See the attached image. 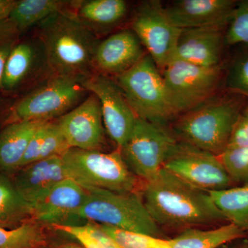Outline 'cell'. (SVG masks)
<instances>
[{
    "label": "cell",
    "instance_id": "obj_19",
    "mask_svg": "<svg viewBox=\"0 0 248 248\" xmlns=\"http://www.w3.org/2000/svg\"><path fill=\"white\" fill-rule=\"evenodd\" d=\"M88 191L72 179L59 183L42 200L31 205L32 219L47 224H60L76 217L86 201Z\"/></svg>",
    "mask_w": 248,
    "mask_h": 248
},
{
    "label": "cell",
    "instance_id": "obj_25",
    "mask_svg": "<svg viewBox=\"0 0 248 248\" xmlns=\"http://www.w3.org/2000/svg\"><path fill=\"white\" fill-rule=\"evenodd\" d=\"M226 221L248 234V184L208 191Z\"/></svg>",
    "mask_w": 248,
    "mask_h": 248
},
{
    "label": "cell",
    "instance_id": "obj_17",
    "mask_svg": "<svg viewBox=\"0 0 248 248\" xmlns=\"http://www.w3.org/2000/svg\"><path fill=\"white\" fill-rule=\"evenodd\" d=\"M236 3L232 0H180L166 8L178 29L227 26Z\"/></svg>",
    "mask_w": 248,
    "mask_h": 248
},
{
    "label": "cell",
    "instance_id": "obj_16",
    "mask_svg": "<svg viewBox=\"0 0 248 248\" xmlns=\"http://www.w3.org/2000/svg\"><path fill=\"white\" fill-rule=\"evenodd\" d=\"M226 26L182 30L174 60L204 67L221 65Z\"/></svg>",
    "mask_w": 248,
    "mask_h": 248
},
{
    "label": "cell",
    "instance_id": "obj_37",
    "mask_svg": "<svg viewBox=\"0 0 248 248\" xmlns=\"http://www.w3.org/2000/svg\"><path fill=\"white\" fill-rule=\"evenodd\" d=\"M68 248H84L82 247H78V246H71V247Z\"/></svg>",
    "mask_w": 248,
    "mask_h": 248
},
{
    "label": "cell",
    "instance_id": "obj_29",
    "mask_svg": "<svg viewBox=\"0 0 248 248\" xmlns=\"http://www.w3.org/2000/svg\"><path fill=\"white\" fill-rule=\"evenodd\" d=\"M225 45H248V0L236 4L225 32Z\"/></svg>",
    "mask_w": 248,
    "mask_h": 248
},
{
    "label": "cell",
    "instance_id": "obj_10",
    "mask_svg": "<svg viewBox=\"0 0 248 248\" xmlns=\"http://www.w3.org/2000/svg\"><path fill=\"white\" fill-rule=\"evenodd\" d=\"M163 169L205 191L223 190L234 185L219 156L179 141Z\"/></svg>",
    "mask_w": 248,
    "mask_h": 248
},
{
    "label": "cell",
    "instance_id": "obj_27",
    "mask_svg": "<svg viewBox=\"0 0 248 248\" xmlns=\"http://www.w3.org/2000/svg\"><path fill=\"white\" fill-rule=\"evenodd\" d=\"M99 225L122 248H172L171 239Z\"/></svg>",
    "mask_w": 248,
    "mask_h": 248
},
{
    "label": "cell",
    "instance_id": "obj_11",
    "mask_svg": "<svg viewBox=\"0 0 248 248\" xmlns=\"http://www.w3.org/2000/svg\"><path fill=\"white\" fill-rule=\"evenodd\" d=\"M131 29L159 69L173 61L182 29L170 19L159 1L142 3L134 16Z\"/></svg>",
    "mask_w": 248,
    "mask_h": 248
},
{
    "label": "cell",
    "instance_id": "obj_7",
    "mask_svg": "<svg viewBox=\"0 0 248 248\" xmlns=\"http://www.w3.org/2000/svg\"><path fill=\"white\" fill-rule=\"evenodd\" d=\"M87 93L76 80L52 75L15 103L6 124L60 118L82 102Z\"/></svg>",
    "mask_w": 248,
    "mask_h": 248
},
{
    "label": "cell",
    "instance_id": "obj_12",
    "mask_svg": "<svg viewBox=\"0 0 248 248\" xmlns=\"http://www.w3.org/2000/svg\"><path fill=\"white\" fill-rule=\"evenodd\" d=\"M100 103L103 122L112 141L121 149L133 131L137 117L120 86L108 76L94 73L81 83Z\"/></svg>",
    "mask_w": 248,
    "mask_h": 248
},
{
    "label": "cell",
    "instance_id": "obj_9",
    "mask_svg": "<svg viewBox=\"0 0 248 248\" xmlns=\"http://www.w3.org/2000/svg\"><path fill=\"white\" fill-rule=\"evenodd\" d=\"M166 89L176 115L217 95L223 78L221 65L204 67L174 60L163 70Z\"/></svg>",
    "mask_w": 248,
    "mask_h": 248
},
{
    "label": "cell",
    "instance_id": "obj_6",
    "mask_svg": "<svg viewBox=\"0 0 248 248\" xmlns=\"http://www.w3.org/2000/svg\"><path fill=\"white\" fill-rule=\"evenodd\" d=\"M115 82L138 118L165 126L177 117L162 75L148 54Z\"/></svg>",
    "mask_w": 248,
    "mask_h": 248
},
{
    "label": "cell",
    "instance_id": "obj_4",
    "mask_svg": "<svg viewBox=\"0 0 248 248\" xmlns=\"http://www.w3.org/2000/svg\"><path fill=\"white\" fill-rule=\"evenodd\" d=\"M86 189L87 197L76 217L124 231L163 238L161 228L147 210L141 193Z\"/></svg>",
    "mask_w": 248,
    "mask_h": 248
},
{
    "label": "cell",
    "instance_id": "obj_5",
    "mask_svg": "<svg viewBox=\"0 0 248 248\" xmlns=\"http://www.w3.org/2000/svg\"><path fill=\"white\" fill-rule=\"evenodd\" d=\"M62 158L68 179L86 188L141 192L142 182L129 169L120 149L103 153L71 148Z\"/></svg>",
    "mask_w": 248,
    "mask_h": 248
},
{
    "label": "cell",
    "instance_id": "obj_31",
    "mask_svg": "<svg viewBox=\"0 0 248 248\" xmlns=\"http://www.w3.org/2000/svg\"><path fill=\"white\" fill-rule=\"evenodd\" d=\"M226 85L231 92L248 99V53L241 55L231 63L227 73Z\"/></svg>",
    "mask_w": 248,
    "mask_h": 248
},
{
    "label": "cell",
    "instance_id": "obj_2",
    "mask_svg": "<svg viewBox=\"0 0 248 248\" xmlns=\"http://www.w3.org/2000/svg\"><path fill=\"white\" fill-rule=\"evenodd\" d=\"M36 27V37L53 75L81 84L96 73L94 55L100 41L79 20L73 8L54 14Z\"/></svg>",
    "mask_w": 248,
    "mask_h": 248
},
{
    "label": "cell",
    "instance_id": "obj_22",
    "mask_svg": "<svg viewBox=\"0 0 248 248\" xmlns=\"http://www.w3.org/2000/svg\"><path fill=\"white\" fill-rule=\"evenodd\" d=\"M246 234L232 223L213 229L188 228L171 239L172 248H221L246 237Z\"/></svg>",
    "mask_w": 248,
    "mask_h": 248
},
{
    "label": "cell",
    "instance_id": "obj_3",
    "mask_svg": "<svg viewBox=\"0 0 248 248\" xmlns=\"http://www.w3.org/2000/svg\"><path fill=\"white\" fill-rule=\"evenodd\" d=\"M247 98L232 92L217 96L177 117L178 141L219 156L226 151L234 124Z\"/></svg>",
    "mask_w": 248,
    "mask_h": 248
},
{
    "label": "cell",
    "instance_id": "obj_28",
    "mask_svg": "<svg viewBox=\"0 0 248 248\" xmlns=\"http://www.w3.org/2000/svg\"><path fill=\"white\" fill-rule=\"evenodd\" d=\"M218 156L234 184H248V146L227 148Z\"/></svg>",
    "mask_w": 248,
    "mask_h": 248
},
{
    "label": "cell",
    "instance_id": "obj_35",
    "mask_svg": "<svg viewBox=\"0 0 248 248\" xmlns=\"http://www.w3.org/2000/svg\"><path fill=\"white\" fill-rule=\"evenodd\" d=\"M17 0H0V22L9 19Z\"/></svg>",
    "mask_w": 248,
    "mask_h": 248
},
{
    "label": "cell",
    "instance_id": "obj_36",
    "mask_svg": "<svg viewBox=\"0 0 248 248\" xmlns=\"http://www.w3.org/2000/svg\"><path fill=\"white\" fill-rule=\"evenodd\" d=\"M223 247L221 248H248V242L243 241V242L237 243V244L232 245V246H228L226 248Z\"/></svg>",
    "mask_w": 248,
    "mask_h": 248
},
{
    "label": "cell",
    "instance_id": "obj_34",
    "mask_svg": "<svg viewBox=\"0 0 248 248\" xmlns=\"http://www.w3.org/2000/svg\"><path fill=\"white\" fill-rule=\"evenodd\" d=\"M83 228L93 236L102 248H122L120 245L103 231L98 223L89 222L82 226Z\"/></svg>",
    "mask_w": 248,
    "mask_h": 248
},
{
    "label": "cell",
    "instance_id": "obj_18",
    "mask_svg": "<svg viewBox=\"0 0 248 248\" xmlns=\"http://www.w3.org/2000/svg\"><path fill=\"white\" fill-rule=\"evenodd\" d=\"M11 177L18 192L31 205L42 200L59 183L68 179L62 156L27 165Z\"/></svg>",
    "mask_w": 248,
    "mask_h": 248
},
{
    "label": "cell",
    "instance_id": "obj_23",
    "mask_svg": "<svg viewBox=\"0 0 248 248\" xmlns=\"http://www.w3.org/2000/svg\"><path fill=\"white\" fill-rule=\"evenodd\" d=\"M74 2L65 0H17L9 19L22 33L54 14L71 9Z\"/></svg>",
    "mask_w": 248,
    "mask_h": 248
},
{
    "label": "cell",
    "instance_id": "obj_30",
    "mask_svg": "<svg viewBox=\"0 0 248 248\" xmlns=\"http://www.w3.org/2000/svg\"><path fill=\"white\" fill-rule=\"evenodd\" d=\"M71 148L57 121L46 124L45 135L41 146L38 161L54 156H62Z\"/></svg>",
    "mask_w": 248,
    "mask_h": 248
},
{
    "label": "cell",
    "instance_id": "obj_32",
    "mask_svg": "<svg viewBox=\"0 0 248 248\" xmlns=\"http://www.w3.org/2000/svg\"><path fill=\"white\" fill-rule=\"evenodd\" d=\"M22 35L16 26L9 19L0 22V91H2L3 73L10 54Z\"/></svg>",
    "mask_w": 248,
    "mask_h": 248
},
{
    "label": "cell",
    "instance_id": "obj_14",
    "mask_svg": "<svg viewBox=\"0 0 248 248\" xmlns=\"http://www.w3.org/2000/svg\"><path fill=\"white\" fill-rule=\"evenodd\" d=\"M53 75L49 68L43 46L37 37L19 40L10 54L3 73L2 91L14 92L42 75Z\"/></svg>",
    "mask_w": 248,
    "mask_h": 248
},
{
    "label": "cell",
    "instance_id": "obj_21",
    "mask_svg": "<svg viewBox=\"0 0 248 248\" xmlns=\"http://www.w3.org/2000/svg\"><path fill=\"white\" fill-rule=\"evenodd\" d=\"M75 13L94 34L113 29L125 19L128 3L124 0L75 1Z\"/></svg>",
    "mask_w": 248,
    "mask_h": 248
},
{
    "label": "cell",
    "instance_id": "obj_13",
    "mask_svg": "<svg viewBox=\"0 0 248 248\" xmlns=\"http://www.w3.org/2000/svg\"><path fill=\"white\" fill-rule=\"evenodd\" d=\"M71 148L86 151H100L104 143L102 110L94 94L57 120Z\"/></svg>",
    "mask_w": 248,
    "mask_h": 248
},
{
    "label": "cell",
    "instance_id": "obj_33",
    "mask_svg": "<svg viewBox=\"0 0 248 248\" xmlns=\"http://www.w3.org/2000/svg\"><path fill=\"white\" fill-rule=\"evenodd\" d=\"M246 146H248V101L234 124L227 148Z\"/></svg>",
    "mask_w": 248,
    "mask_h": 248
},
{
    "label": "cell",
    "instance_id": "obj_1",
    "mask_svg": "<svg viewBox=\"0 0 248 248\" xmlns=\"http://www.w3.org/2000/svg\"><path fill=\"white\" fill-rule=\"evenodd\" d=\"M140 193L159 227L183 231L226 221L208 191L191 186L164 169L151 180L142 182Z\"/></svg>",
    "mask_w": 248,
    "mask_h": 248
},
{
    "label": "cell",
    "instance_id": "obj_20",
    "mask_svg": "<svg viewBox=\"0 0 248 248\" xmlns=\"http://www.w3.org/2000/svg\"><path fill=\"white\" fill-rule=\"evenodd\" d=\"M46 122H14L7 124L0 132V174L9 175L19 169L31 139Z\"/></svg>",
    "mask_w": 248,
    "mask_h": 248
},
{
    "label": "cell",
    "instance_id": "obj_15",
    "mask_svg": "<svg viewBox=\"0 0 248 248\" xmlns=\"http://www.w3.org/2000/svg\"><path fill=\"white\" fill-rule=\"evenodd\" d=\"M143 47L132 29L112 34L98 45L94 60L96 73L120 76L146 55Z\"/></svg>",
    "mask_w": 248,
    "mask_h": 248
},
{
    "label": "cell",
    "instance_id": "obj_8",
    "mask_svg": "<svg viewBox=\"0 0 248 248\" xmlns=\"http://www.w3.org/2000/svg\"><path fill=\"white\" fill-rule=\"evenodd\" d=\"M177 142L164 125L138 117L128 140L120 150L129 169L145 182L159 174Z\"/></svg>",
    "mask_w": 248,
    "mask_h": 248
},
{
    "label": "cell",
    "instance_id": "obj_24",
    "mask_svg": "<svg viewBox=\"0 0 248 248\" xmlns=\"http://www.w3.org/2000/svg\"><path fill=\"white\" fill-rule=\"evenodd\" d=\"M32 220L31 204L18 192L9 175L0 174V228L14 229Z\"/></svg>",
    "mask_w": 248,
    "mask_h": 248
},
{
    "label": "cell",
    "instance_id": "obj_26",
    "mask_svg": "<svg viewBox=\"0 0 248 248\" xmlns=\"http://www.w3.org/2000/svg\"><path fill=\"white\" fill-rule=\"evenodd\" d=\"M44 223L32 220L14 229L0 228V248H48Z\"/></svg>",
    "mask_w": 248,
    "mask_h": 248
}]
</instances>
